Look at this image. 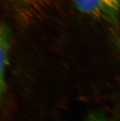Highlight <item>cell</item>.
Instances as JSON below:
<instances>
[{
	"label": "cell",
	"mask_w": 120,
	"mask_h": 121,
	"mask_svg": "<svg viewBox=\"0 0 120 121\" xmlns=\"http://www.w3.org/2000/svg\"><path fill=\"white\" fill-rule=\"evenodd\" d=\"M81 12L112 25L118 22L120 3L118 0H74Z\"/></svg>",
	"instance_id": "1"
},
{
	"label": "cell",
	"mask_w": 120,
	"mask_h": 121,
	"mask_svg": "<svg viewBox=\"0 0 120 121\" xmlns=\"http://www.w3.org/2000/svg\"><path fill=\"white\" fill-rule=\"evenodd\" d=\"M118 1H119V3H120V0H118Z\"/></svg>",
	"instance_id": "4"
},
{
	"label": "cell",
	"mask_w": 120,
	"mask_h": 121,
	"mask_svg": "<svg viewBox=\"0 0 120 121\" xmlns=\"http://www.w3.org/2000/svg\"><path fill=\"white\" fill-rule=\"evenodd\" d=\"M11 35L9 28L5 23H1L0 30V52H1V73L0 92L1 97L6 92V74L9 63L11 49Z\"/></svg>",
	"instance_id": "2"
},
{
	"label": "cell",
	"mask_w": 120,
	"mask_h": 121,
	"mask_svg": "<svg viewBox=\"0 0 120 121\" xmlns=\"http://www.w3.org/2000/svg\"><path fill=\"white\" fill-rule=\"evenodd\" d=\"M85 121H111L108 119H106L105 118H103V117L100 116L93 115L90 116L88 118V119Z\"/></svg>",
	"instance_id": "3"
}]
</instances>
